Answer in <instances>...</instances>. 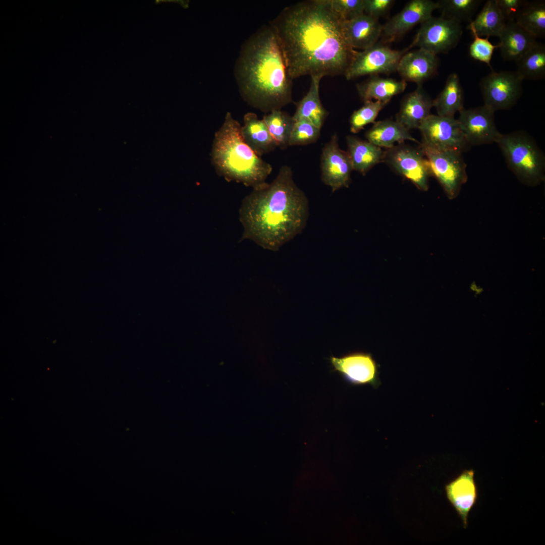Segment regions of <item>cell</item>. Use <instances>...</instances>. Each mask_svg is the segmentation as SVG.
<instances>
[{
    "instance_id": "cell-1",
    "label": "cell",
    "mask_w": 545,
    "mask_h": 545,
    "mask_svg": "<svg viewBox=\"0 0 545 545\" xmlns=\"http://www.w3.org/2000/svg\"><path fill=\"white\" fill-rule=\"evenodd\" d=\"M269 24L292 80L305 75H344L356 51L345 39L341 19L325 0L287 7Z\"/></svg>"
},
{
    "instance_id": "cell-2",
    "label": "cell",
    "mask_w": 545,
    "mask_h": 545,
    "mask_svg": "<svg viewBox=\"0 0 545 545\" xmlns=\"http://www.w3.org/2000/svg\"><path fill=\"white\" fill-rule=\"evenodd\" d=\"M239 213L244 230L240 240L277 251L305 228L309 201L295 183L292 169L284 165L270 183L253 189L243 198Z\"/></svg>"
},
{
    "instance_id": "cell-3",
    "label": "cell",
    "mask_w": 545,
    "mask_h": 545,
    "mask_svg": "<svg viewBox=\"0 0 545 545\" xmlns=\"http://www.w3.org/2000/svg\"><path fill=\"white\" fill-rule=\"evenodd\" d=\"M234 75L243 99L262 112L282 110L292 101V80L270 24L261 27L243 43Z\"/></svg>"
},
{
    "instance_id": "cell-4",
    "label": "cell",
    "mask_w": 545,
    "mask_h": 545,
    "mask_svg": "<svg viewBox=\"0 0 545 545\" xmlns=\"http://www.w3.org/2000/svg\"><path fill=\"white\" fill-rule=\"evenodd\" d=\"M241 128L240 123L227 112L213 137L211 162L217 174L227 181L257 188L267 183L272 167L247 144Z\"/></svg>"
},
{
    "instance_id": "cell-5",
    "label": "cell",
    "mask_w": 545,
    "mask_h": 545,
    "mask_svg": "<svg viewBox=\"0 0 545 545\" xmlns=\"http://www.w3.org/2000/svg\"><path fill=\"white\" fill-rule=\"evenodd\" d=\"M496 143L508 167L520 181L534 185L544 180V154L527 132L502 134Z\"/></svg>"
},
{
    "instance_id": "cell-6",
    "label": "cell",
    "mask_w": 545,
    "mask_h": 545,
    "mask_svg": "<svg viewBox=\"0 0 545 545\" xmlns=\"http://www.w3.org/2000/svg\"><path fill=\"white\" fill-rule=\"evenodd\" d=\"M422 140L420 147L433 151L455 150L462 153L471 146L457 119L430 114L419 126Z\"/></svg>"
},
{
    "instance_id": "cell-7",
    "label": "cell",
    "mask_w": 545,
    "mask_h": 545,
    "mask_svg": "<svg viewBox=\"0 0 545 545\" xmlns=\"http://www.w3.org/2000/svg\"><path fill=\"white\" fill-rule=\"evenodd\" d=\"M462 33L460 22L432 16L420 24L409 49L416 46L436 55L446 53L458 44Z\"/></svg>"
},
{
    "instance_id": "cell-8",
    "label": "cell",
    "mask_w": 545,
    "mask_h": 545,
    "mask_svg": "<svg viewBox=\"0 0 545 545\" xmlns=\"http://www.w3.org/2000/svg\"><path fill=\"white\" fill-rule=\"evenodd\" d=\"M522 81L516 71H492L479 83L483 105L494 112L511 108L522 94Z\"/></svg>"
},
{
    "instance_id": "cell-9",
    "label": "cell",
    "mask_w": 545,
    "mask_h": 545,
    "mask_svg": "<svg viewBox=\"0 0 545 545\" xmlns=\"http://www.w3.org/2000/svg\"><path fill=\"white\" fill-rule=\"evenodd\" d=\"M422 150L430 175L436 178L450 199L456 197L467 179L466 164L462 153L455 150Z\"/></svg>"
},
{
    "instance_id": "cell-10",
    "label": "cell",
    "mask_w": 545,
    "mask_h": 545,
    "mask_svg": "<svg viewBox=\"0 0 545 545\" xmlns=\"http://www.w3.org/2000/svg\"><path fill=\"white\" fill-rule=\"evenodd\" d=\"M406 50L393 49L384 43L377 42L367 49L356 51L344 76L349 80L365 75L391 73L396 71Z\"/></svg>"
},
{
    "instance_id": "cell-11",
    "label": "cell",
    "mask_w": 545,
    "mask_h": 545,
    "mask_svg": "<svg viewBox=\"0 0 545 545\" xmlns=\"http://www.w3.org/2000/svg\"><path fill=\"white\" fill-rule=\"evenodd\" d=\"M383 161L418 188L423 191L428 189V178L430 175L427 159L420 147L398 144L385 151Z\"/></svg>"
},
{
    "instance_id": "cell-12",
    "label": "cell",
    "mask_w": 545,
    "mask_h": 545,
    "mask_svg": "<svg viewBox=\"0 0 545 545\" xmlns=\"http://www.w3.org/2000/svg\"><path fill=\"white\" fill-rule=\"evenodd\" d=\"M459 113L457 121L471 147L497 143L502 133L496 127L493 110L483 105L464 108Z\"/></svg>"
},
{
    "instance_id": "cell-13",
    "label": "cell",
    "mask_w": 545,
    "mask_h": 545,
    "mask_svg": "<svg viewBox=\"0 0 545 545\" xmlns=\"http://www.w3.org/2000/svg\"><path fill=\"white\" fill-rule=\"evenodd\" d=\"M320 170L321 181L333 192L349 187L353 168L347 151L339 147L336 133L322 147Z\"/></svg>"
},
{
    "instance_id": "cell-14",
    "label": "cell",
    "mask_w": 545,
    "mask_h": 545,
    "mask_svg": "<svg viewBox=\"0 0 545 545\" xmlns=\"http://www.w3.org/2000/svg\"><path fill=\"white\" fill-rule=\"evenodd\" d=\"M330 361L333 369L350 384L370 385L374 388L380 384L378 366L370 354L354 352L341 357H331Z\"/></svg>"
},
{
    "instance_id": "cell-15",
    "label": "cell",
    "mask_w": 545,
    "mask_h": 545,
    "mask_svg": "<svg viewBox=\"0 0 545 545\" xmlns=\"http://www.w3.org/2000/svg\"><path fill=\"white\" fill-rule=\"evenodd\" d=\"M438 9L437 2L430 0H412L383 25L382 43H390L405 34L415 25L421 24Z\"/></svg>"
},
{
    "instance_id": "cell-16",
    "label": "cell",
    "mask_w": 545,
    "mask_h": 545,
    "mask_svg": "<svg viewBox=\"0 0 545 545\" xmlns=\"http://www.w3.org/2000/svg\"><path fill=\"white\" fill-rule=\"evenodd\" d=\"M474 473L473 469L465 470L445 487L448 499L460 516L465 528L468 526L469 512L478 498Z\"/></svg>"
},
{
    "instance_id": "cell-17",
    "label": "cell",
    "mask_w": 545,
    "mask_h": 545,
    "mask_svg": "<svg viewBox=\"0 0 545 545\" xmlns=\"http://www.w3.org/2000/svg\"><path fill=\"white\" fill-rule=\"evenodd\" d=\"M439 64L437 55L418 48L402 56L396 71L403 80L413 82L418 85L437 73Z\"/></svg>"
},
{
    "instance_id": "cell-18",
    "label": "cell",
    "mask_w": 545,
    "mask_h": 545,
    "mask_svg": "<svg viewBox=\"0 0 545 545\" xmlns=\"http://www.w3.org/2000/svg\"><path fill=\"white\" fill-rule=\"evenodd\" d=\"M341 27L348 44L362 50L377 42L383 29L378 19L364 13L350 20H341Z\"/></svg>"
},
{
    "instance_id": "cell-19",
    "label": "cell",
    "mask_w": 545,
    "mask_h": 545,
    "mask_svg": "<svg viewBox=\"0 0 545 545\" xmlns=\"http://www.w3.org/2000/svg\"><path fill=\"white\" fill-rule=\"evenodd\" d=\"M433 100L418 85L413 92L402 99L396 120L408 130L418 129L423 121L430 115Z\"/></svg>"
},
{
    "instance_id": "cell-20",
    "label": "cell",
    "mask_w": 545,
    "mask_h": 545,
    "mask_svg": "<svg viewBox=\"0 0 545 545\" xmlns=\"http://www.w3.org/2000/svg\"><path fill=\"white\" fill-rule=\"evenodd\" d=\"M498 37V46L503 59L515 62L537 41L515 21L506 22Z\"/></svg>"
},
{
    "instance_id": "cell-21",
    "label": "cell",
    "mask_w": 545,
    "mask_h": 545,
    "mask_svg": "<svg viewBox=\"0 0 545 545\" xmlns=\"http://www.w3.org/2000/svg\"><path fill=\"white\" fill-rule=\"evenodd\" d=\"M241 130L245 142L261 157L278 147L265 123L255 113L249 112L244 116Z\"/></svg>"
},
{
    "instance_id": "cell-22",
    "label": "cell",
    "mask_w": 545,
    "mask_h": 545,
    "mask_svg": "<svg viewBox=\"0 0 545 545\" xmlns=\"http://www.w3.org/2000/svg\"><path fill=\"white\" fill-rule=\"evenodd\" d=\"M347 151L353 170L365 175L376 165L383 162L385 151L368 141L356 136H346Z\"/></svg>"
},
{
    "instance_id": "cell-23",
    "label": "cell",
    "mask_w": 545,
    "mask_h": 545,
    "mask_svg": "<svg viewBox=\"0 0 545 545\" xmlns=\"http://www.w3.org/2000/svg\"><path fill=\"white\" fill-rule=\"evenodd\" d=\"M367 141L380 148H390L395 143H403L406 140L418 143L410 134L409 130L398 121L391 119L375 122L365 134Z\"/></svg>"
},
{
    "instance_id": "cell-24",
    "label": "cell",
    "mask_w": 545,
    "mask_h": 545,
    "mask_svg": "<svg viewBox=\"0 0 545 545\" xmlns=\"http://www.w3.org/2000/svg\"><path fill=\"white\" fill-rule=\"evenodd\" d=\"M406 86V81L403 79L398 81L372 75L365 81L357 84L356 88L364 102L373 100L388 103L393 96L403 92Z\"/></svg>"
},
{
    "instance_id": "cell-25",
    "label": "cell",
    "mask_w": 545,
    "mask_h": 545,
    "mask_svg": "<svg viewBox=\"0 0 545 545\" xmlns=\"http://www.w3.org/2000/svg\"><path fill=\"white\" fill-rule=\"evenodd\" d=\"M322 78L320 76H311L309 90L297 103L292 116L294 121L305 120L320 129L328 114L319 97V83Z\"/></svg>"
},
{
    "instance_id": "cell-26",
    "label": "cell",
    "mask_w": 545,
    "mask_h": 545,
    "mask_svg": "<svg viewBox=\"0 0 545 545\" xmlns=\"http://www.w3.org/2000/svg\"><path fill=\"white\" fill-rule=\"evenodd\" d=\"M433 107L438 115L447 117H454L464 108V92L457 74L448 76L443 89L433 100Z\"/></svg>"
},
{
    "instance_id": "cell-27",
    "label": "cell",
    "mask_w": 545,
    "mask_h": 545,
    "mask_svg": "<svg viewBox=\"0 0 545 545\" xmlns=\"http://www.w3.org/2000/svg\"><path fill=\"white\" fill-rule=\"evenodd\" d=\"M505 23L496 0H488L475 18L469 23L467 29L472 35L479 37H498Z\"/></svg>"
},
{
    "instance_id": "cell-28",
    "label": "cell",
    "mask_w": 545,
    "mask_h": 545,
    "mask_svg": "<svg viewBox=\"0 0 545 545\" xmlns=\"http://www.w3.org/2000/svg\"><path fill=\"white\" fill-rule=\"evenodd\" d=\"M516 72L523 80H537L545 76V46L537 41L516 62Z\"/></svg>"
},
{
    "instance_id": "cell-29",
    "label": "cell",
    "mask_w": 545,
    "mask_h": 545,
    "mask_svg": "<svg viewBox=\"0 0 545 545\" xmlns=\"http://www.w3.org/2000/svg\"><path fill=\"white\" fill-rule=\"evenodd\" d=\"M515 21L536 38H544L545 36L544 1H526Z\"/></svg>"
},
{
    "instance_id": "cell-30",
    "label": "cell",
    "mask_w": 545,
    "mask_h": 545,
    "mask_svg": "<svg viewBox=\"0 0 545 545\" xmlns=\"http://www.w3.org/2000/svg\"><path fill=\"white\" fill-rule=\"evenodd\" d=\"M277 147L282 149L289 146V139L294 121L292 116L280 110H275L263 117Z\"/></svg>"
},
{
    "instance_id": "cell-31",
    "label": "cell",
    "mask_w": 545,
    "mask_h": 545,
    "mask_svg": "<svg viewBox=\"0 0 545 545\" xmlns=\"http://www.w3.org/2000/svg\"><path fill=\"white\" fill-rule=\"evenodd\" d=\"M481 0H441L437 2L441 17L455 20L460 23H470L477 9L482 3Z\"/></svg>"
},
{
    "instance_id": "cell-32",
    "label": "cell",
    "mask_w": 545,
    "mask_h": 545,
    "mask_svg": "<svg viewBox=\"0 0 545 545\" xmlns=\"http://www.w3.org/2000/svg\"><path fill=\"white\" fill-rule=\"evenodd\" d=\"M388 104L380 101H367L351 115L349 122L352 133L359 132L367 125L374 123L380 111Z\"/></svg>"
},
{
    "instance_id": "cell-33",
    "label": "cell",
    "mask_w": 545,
    "mask_h": 545,
    "mask_svg": "<svg viewBox=\"0 0 545 545\" xmlns=\"http://www.w3.org/2000/svg\"><path fill=\"white\" fill-rule=\"evenodd\" d=\"M320 129L305 120L294 121L289 139V146L314 143L319 137Z\"/></svg>"
},
{
    "instance_id": "cell-34",
    "label": "cell",
    "mask_w": 545,
    "mask_h": 545,
    "mask_svg": "<svg viewBox=\"0 0 545 545\" xmlns=\"http://www.w3.org/2000/svg\"><path fill=\"white\" fill-rule=\"evenodd\" d=\"M332 11L341 20H348L364 12V0H325Z\"/></svg>"
},
{
    "instance_id": "cell-35",
    "label": "cell",
    "mask_w": 545,
    "mask_h": 545,
    "mask_svg": "<svg viewBox=\"0 0 545 545\" xmlns=\"http://www.w3.org/2000/svg\"><path fill=\"white\" fill-rule=\"evenodd\" d=\"M472 35L473 40L469 47L470 56L475 60L486 64L492 69L490 61L495 49L498 48V45L492 43L488 38Z\"/></svg>"
},
{
    "instance_id": "cell-36",
    "label": "cell",
    "mask_w": 545,
    "mask_h": 545,
    "mask_svg": "<svg viewBox=\"0 0 545 545\" xmlns=\"http://www.w3.org/2000/svg\"><path fill=\"white\" fill-rule=\"evenodd\" d=\"M394 2L393 0H364V12L378 20L388 14Z\"/></svg>"
},
{
    "instance_id": "cell-37",
    "label": "cell",
    "mask_w": 545,
    "mask_h": 545,
    "mask_svg": "<svg viewBox=\"0 0 545 545\" xmlns=\"http://www.w3.org/2000/svg\"><path fill=\"white\" fill-rule=\"evenodd\" d=\"M526 0H496L505 22L515 21Z\"/></svg>"
}]
</instances>
